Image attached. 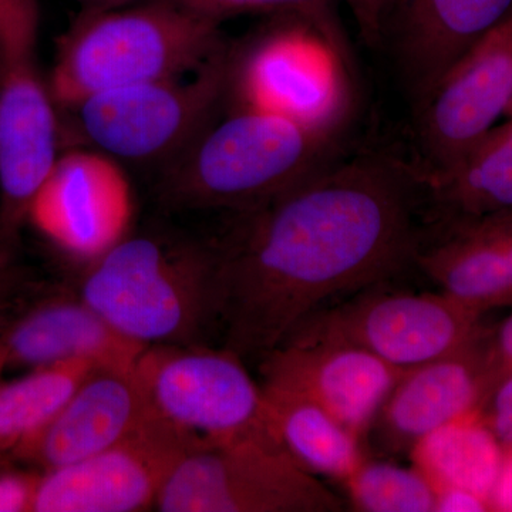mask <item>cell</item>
Wrapping results in <instances>:
<instances>
[{
    "instance_id": "obj_1",
    "label": "cell",
    "mask_w": 512,
    "mask_h": 512,
    "mask_svg": "<svg viewBox=\"0 0 512 512\" xmlns=\"http://www.w3.org/2000/svg\"><path fill=\"white\" fill-rule=\"evenodd\" d=\"M417 188L412 167L359 156L237 212L212 242L224 348L264 357L329 301L399 272L419 247Z\"/></svg>"
},
{
    "instance_id": "obj_2",
    "label": "cell",
    "mask_w": 512,
    "mask_h": 512,
    "mask_svg": "<svg viewBox=\"0 0 512 512\" xmlns=\"http://www.w3.org/2000/svg\"><path fill=\"white\" fill-rule=\"evenodd\" d=\"M338 140L275 114L231 107L165 165L158 195L173 210H251L333 163Z\"/></svg>"
},
{
    "instance_id": "obj_3",
    "label": "cell",
    "mask_w": 512,
    "mask_h": 512,
    "mask_svg": "<svg viewBox=\"0 0 512 512\" xmlns=\"http://www.w3.org/2000/svg\"><path fill=\"white\" fill-rule=\"evenodd\" d=\"M215 275L212 242L148 229L90 262L79 296L141 345H200L217 323Z\"/></svg>"
},
{
    "instance_id": "obj_4",
    "label": "cell",
    "mask_w": 512,
    "mask_h": 512,
    "mask_svg": "<svg viewBox=\"0 0 512 512\" xmlns=\"http://www.w3.org/2000/svg\"><path fill=\"white\" fill-rule=\"evenodd\" d=\"M228 46L221 25L173 0L86 8L47 77L60 110L93 94L197 72Z\"/></svg>"
},
{
    "instance_id": "obj_5",
    "label": "cell",
    "mask_w": 512,
    "mask_h": 512,
    "mask_svg": "<svg viewBox=\"0 0 512 512\" xmlns=\"http://www.w3.org/2000/svg\"><path fill=\"white\" fill-rule=\"evenodd\" d=\"M231 62L228 45L197 72L96 93L63 111L93 150L164 168L220 116Z\"/></svg>"
},
{
    "instance_id": "obj_6",
    "label": "cell",
    "mask_w": 512,
    "mask_h": 512,
    "mask_svg": "<svg viewBox=\"0 0 512 512\" xmlns=\"http://www.w3.org/2000/svg\"><path fill=\"white\" fill-rule=\"evenodd\" d=\"M40 5L0 15V259L16 261L30 204L55 165L62 117L37 62Z\"/></svg>"
},
{
    "instance_id": "obj_7",
    "label": "cell",
    "mask_w": 512,
    "mask_h": 512,
    "mask_svg": "<svg viewBox=\"0 0 512 512\" xmlns=\"http://www.w3.org/2000/svg\"><path fill=\"white\" fill-rule=\"evenodd\" d=\"M353 76L312 25L274 19L271 28L232 47L228 99L232 107L265 111L340 137L352 117Z\"/></svg>"
},
{
    "instance_id": "obj_8",
    "label": "cell",
    "mask_w": 512,
    "mask_h": 512,
    "mask_svg": "<svg viewBox=\"0 0 512 512\" xmlns=\"http://www.w3.org/2000/svg\"><path fill=\"white\" fill-rule=\"evenodd\" d=\"M163 512H339L345 501L299 466L269 427L185 454L158 494Z\"/></svg>"
},
{
    "instance_id": "obj_9",
    "label": "cell",
    "mask_w": 512,
    "mask_h": 512,
    "mask_svg": "<svg viewBox=\"0 0 512 512\" xmlns=\"http://www.w3.org/2000/svg\"><path fill=\"white\" fill-rule=\"evenodd\" d=\"M134 369L151 412L181 431L194 447L268 427L261 384L232 350L147 346Z\"/></svg>"
},
{
    "instance_id": "obj_10",
    "label": "cell",
    "mask_w": 512,
    "mask_h": 512,
    "mask_svg": "<svg viewBox=\"0 0 512 512\" xmlns=\"http://www.w3.org/2000/svg\"><path fill=\"white\" fill-rule=\"evenodd\" d=\"M365 291L320 309L291 338L349 343L406 372L464 348L487 328L484 315L443 292Z\"/></svg>"
},
{
    "instance_id": "obj_11",
    "label": "cell",
    "mask_w": 512,
    "mask_h": 512,
    "mask_svg": "<svg viewBox=\"0 0 512 512\" xmlns=\"http://www.w3.org/2000/svg\"><path fill=\"white\" fill-rule=\"evenodd\" d=\"M194 448L181 431L150 417L133 433L92 457L37 481L30 512H134L156 505L158 494Z\"/></svg>"
},
{
    "instance_id": "obj_12",
    "label": "cell",
    "mask_w": 512,
    "mask_h": 512,
    "mask_svg": "<svg viewBox=\"0 0 512 512\" xmlns=\"http://www.w3.org/2000/svg\"><path fill=\"white\" fill-rule=\"evenodd\" d=\"M512 104V18L454 63L417 104V144L426 174L456 164Z\"/></svg>"
},
{
    "instance_id": "obj_13",
    "label": "cell",
    "mask_w": 512,
    "mask_h": 512,
    "mask_svg": "<svg viewBox=\"0 0 512 512\" xmlns=\"http://www.w3.org/2000/svg\"><path fill=\"white\" fill-rule=\"evenodd\" d=\"M131 218L133 194L119 161L76 148L57 157L28 224L66 254L92 262L127 237Z\"/></svg>"
},
{
    "instance_id": "obj_14",
    "label": "cell",
    "mask_w": 512,
    "mask_h": 512,
    "mask_svg": "<svg viewBox=\"0 0 512 512\" xmlns=\"http://www.w3.org/2000/svg\"><path fill=\"white\" fill-rule=\"evenodd\" d=\"M262 359V387L318 404L362 440L403 373L357 346L318 338L288 339Z\"/></svg>"
},
{
    "instance_id": "obj_15",
    "label": "cell",
    "mask_w": 512,
    "mask_h": 512,
    "mask_svg": "<svg viewBox=\"0 0 512 512\" xmlns=\"http://www.w3.org/2000/svg\"><path fill=\"white\" fill-rule=\"evenodd\" d=\"M511 18L512 0H393L383 45L389 43L414 106L454 63Z\"/></svg>"
},
{
    "instance_id": "obj_16",
    "label": "cell",
    "mask_w": 512,
    "mask_h": 512,
    "mask_svg": "<svg viewBox=\"0 0 512 512\" xmlns=\"http://www.w3.org/2000/svg\"><path fill=\"white\" fill-rule=\"evenodd\" d=\"M19 303L0 325V370L36 369L67 360L134 369L146 345L121 335L82 298L43 295Z\"/></svg>"
},
{
    "instance_id": "obj_17",
    "label": "cell",
    "mask_w": 512,
    "mask_h": 512,
    "mask_svg": "<svg viewBox=\"0 0 512 512\" xmlns=\"http://www.w3.org/2000/svg\"><path fill=\"white\" fill-rule=\"evenodd\" d=\"M485 330L464 348L400 375L369 431L384 451L410 453L431 431L480 409L490 389Z\"/></svg>"
},
{
    "instance_id": "obj_18",
    "label": "cell",
    "mask_w": 512,
    "mask_h": 512,
    "mask_svg": "<svg viewBox=\"0 0 512 512\" xmlns=\"http://www.w3.org/2000/svg\"><path fill=\"white\" fill-rule=\"evenodd\" d=\"M151 414L136 369L97 367L15 456L45 471L69 466L119 443Z\"/></svg>"
},
{
    "instance_id": "obj_19",
    "label": "cell",
    "mask_w": 512,
    "mask_h": 512,
    "mask_svg": "<svg viewBox=\"0 0 512 512\" xmlns=\"http://www.w3.org/2000/svg\"><path fill=\"white\" fill-rule=\"evenodd\" d=\"M440 222L436 242L414 254L421 271L481 315L512 306V217Z\"/></svg>"
},
{
    "instance_id": "obj_20",
    "label": "cell",
    "mask_w": 512,
    "mask_h": 512,
    "mask_svg": "<svg viewBox=\"0 0 512 512\" xmlns=\"http://www.w3.org/2000/svg\"><path fill=\"white\" fill-rule=\"evenodd\" d=\"M440 221L512 217V119L444 170L419 174Z\"/></svg>"
},
{
    "instance_id": "obj_21",
    "label": "cell",
    "mask_w": 512,
    "mask_h": 512,
    "mask_svg": "<svg viewBox=\"0 0 512 512\" xmlns=\"http://www.w3.org/2000/svg\"><path fill=\"white\" fill-rule=\"evenodd\" d=\"M262 392L269 430L313 476L343 483L363 463L362 439L318 404L265 387Z\"/></svg>"
},
{
    "instance_id": "obj_22",
    "label": "cell",
    "mask_w": 512,
    "mask_h": 512,
    "mask_svg": "<svg viewBox=\"0 0 512 512\" xmlns=\"http://www.w3.org/2000/svg\"><path fill=\"white\" fill-rule=\"evenodd\" d=\"M410 457L436 493L461 488L491 503L507 463V451L478 410L431 431L414 444Z\"/></svg>"
},
{
    "instance_id": "obj_23",
    "label": "cell",
    "mask_w": 512,
    "mask_h": 512,
    "mask_svg": "<svg viewBox=\"0 0 512 512\" xmlns=\"http://www.w3.org/2000/svg\"><path fill=\"white\" fill-rule=\"evenodd\" d=\"M97 366L67 360L0 383V451L18 453L50 423Z\"/></svg>"
},
{
    "instance_id": "obj_24",
    "label": "cell",
    "mask_w": 512,
    "mask_h": 512,
    "mask_svg": "<svg viewBox=\"0 0 512 512\" xmlns=\"http://www.w3.org/2000/svg\"><path fill=\"white\" fill-rule=\"evenodd\" d=\"M342 484L355 511L436 512V491L414 466L366 457Z\"/></svg>"
},
{
    "instance_id": "obj_25",
    "label": "cell",
    "mask_w": 512,
    "mask_h": 512,
    "mask_svg": "<svg viewBox=\"0 0 512 512\" xmlns=\"http://www.w3.org/2000/svg\"><path fill=\"white\" fill-rule=\"evenodd\" d=\"M201 18L222 25L241 16L264 15L309 23L329 40L355 73L356 62L335 0H173Z\"/></svg>"
},
{
    "instance_id": "obj_26",
    "label": "cell",
    "mask_w": 512,
    "mask_h": 512,
    "mask_svg": "<svg viewBox=\"0 0 512 512\" xmlns=\"http://www.w3.org/2000/svg\"><path fill=\"white\" fill-rule=\"evenodd\" d=\"M481 420L507 451L512 450V372L497 380L478 409Z\"/></svg>"
},
{
    "instance_id": "obj_27",
    "label": "cell",
    "mask_w": 512,
    "mask_h": 512,
    "mask_svg": "<svg viewBox=\"0 0 512 512\" xmlns=\"http://www.w3.org/2000/svg\"><path fill=\"white\" fill-rule=\"evenodd\" d=\"M484 352L491 387L500 377L512 372V312L497 326L485 330Z\"/></svg>"
},
{
    "instance_id": "obj_28",
    "label": "cell",
    "mask_w": 512,
    "mask_h": 512,
    "mask_svg": "<svg viewBox=\"0 0 512 512\" xmlns=\"http://www.w3.org/2000/svg\"><path fill=\"white\" fill-rule=\"evenodd\" d=\"M356 20L360 36L370 47H382L393 0H343Z\"/></svg>"
},
{
    "instance_id": "obj_29",
    "label": "cell",
    "mask_w": 512,
    "mask_h": 512,
    "mask_svg": "<svg viewBox=\"0 0 512 512\" xmlns=\"http://www.w3.org/2000/svg\"><path fill=\"white\" fill-rule=\"evenodd\" d=\"M35 288L28 268L18 261L0 259V325Z\"/></svg>"
},
{
    "instance_id": "obj_30",
    "label": "cell",
    "mask_w": 512,
    "mask_h": 512,
    "mask_svg": "<svg viewBox=\"0 0 512 512\" xmlns=\"http://www.w3.org/2000/svg\"><path fill=\"white\" fill-rule=\"evenodd\" d=\"M40 476L0 473V512H30Z\"/></svg>"
},
{
    "instance_id": "obj_31",
    "label": "cell",
    "mask_w": 512,
    "mask_h": 512,
    "mask_svg": "<svg viewBox=\"0 0 512 512\" xmlns=\"http://www.w3.org/2000/svg\"><path fill=\"white\" fill-rule=\"evenodd\" d=\"M494 511L493 503L483 495L461 488H447L436 493V512Z\"/></svg>"
},
{
    "instance_id": "obj_32",
    "label": "cell",
    "mask_w": 512,
    "mask_h": 512,
    "mask_svg": "<svg viewBox=\"0 0 512 512\" xmlns=\"http://www.w3.org/2000/svg\"><path fill=\"white\" fill-rule=\"evenodd\" d=\"M494 511H512V450L493 495Z\"/></svg>"
},
{
    "instance_id": "obj_33",
    "label": "cell",
    "mask_w": 512,
    "mask_h": 512,
    "mask_svg": "<svg viewBox=\"0 0 512 512\" xmlns=\"http://www.w3.org/2000/svg\"><path fill=\"white\" fill-rule=\"evenodd\" d=\"M84 3L86 8H117V6L130 5L138 0H77Z\"/></svg>"
},
{
    "instance_id": "obj_34",
    "label": "cell",
    "mask_w": 512,
    "mask_h": 512,
    "mask_svg": "<svg viewBox=\"0 0 512 512\" xmlns=\"http://www.w3.org/2000/svg\"><path fill=\"white\" fill-rule=\"evenodd\" d=\"M40 0H0V15L9 10L22 8V6L36 5Z\"/></svg>"
},
{
    "instance_id": "obj_35",
    "label": "cell",
    "mask_w": 512,
    "mask_h": 512,
    "mask_svg": "<svg viewBox=\"0 0 512 512\" xmlns=\"http://www.w3.org/2000/svg\"><path fill=\"white\" fill-rule=\"evenodd\" d=\"M507 117H510V119H512V104L510 110H508Z\"/></svg>"
},
{
    "instance_id": "obj_36",
    "label": "cell",
    "mask_w": 512,
    "mask_h": 512,
    "mask_svg": "<svg viewBox=\"0 0 512 512\" xmlns=\"http://www.w3.org/2000/svg\"><path fill=\"white\" fill-rule=\"evenodd\" d=\"M0 375H2V370H0Z\"/></svg>"
}]
</instances>
